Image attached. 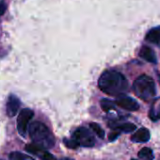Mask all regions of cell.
I'll use <instances>...</instances> for the list:
<instances>
[{"instance_id":"1","label":"cell","mask_w":160,"mask_h":160,"mask_svg":"<svg viewBox=\"0 0 160 160\" xmlns=\"http://www.w3.org/2000/svg\"><path fill=\"white\" fill-rule=\"evenodd\" d=\"M100 90L110 96H122L128 91V81L123 74L117 71L108 70L104 72L99 80Z\"/></svg>"},{"instance_id":"2","label":"cell","mask_w":160,"mask_h":160,"mask_svg":"<svg viewBox=\"0 0 160 160\" xmlns=\"http://www.w3.org/2000/svg\"><path fill=\"white\" fill-rule=\"evenodd\" d=\"M28 133L34 144L45 150L54 147L55 138L44 123L41 122H33L28 127Z\"/></svg>"},{"instance_id":"3","label":"cell","mask_w":160,"mask_h":160,"mask_svg":"<svg viewBox=\"0 0 160 160\" xmlns=\"http://www.w3.org/2000/svg\"><path fill=\"white\" fill-rule=\"evenodd\" d=\"M133 91L138 98L145 101L152 99L156 92L154 81L152 77L146 74H142L135 80Z\"/></svg>"},{"instance_id":"4","label":"cell","mask_w":160,"mask_h":160,"mask_svg":"<svg viewBox=\"0 0 160 160\" xmlns=\"http://www.w3.org/2000/svg\"><path fill=\"white\" fill-rule=\"evenodd\" d=\"M33 116H34V112L29 108H24L20 111L17 118V129H18V133L22 137L27 136L28 127L30 125L29 122L33 118Z\"/></svg>"},{"instance_id":"5","label":"cell","mask_w":160,"mask_h":160,"mask_svg":"<svg viewBox=\"0 0 160 160\" xmlns=\"http://www.w3.org/2000/svg\"><path fill=\"white\" fill-rule=\"evenodd\" d=\"M73 138L84 147H92L95 144V138L90 129L86 127H78L73 133Z\"/></svg>"},{"instance_id":"6","label":"cell","mask_w":160,"mask_h":160,"mask_svg":"<svg viewBox=\"0 0 160 160\" xmlns=\"http://www.w3.org/2000/svg\"><path fill=\"white\" fill-rule=\"evenodd\" d=\"M26 151L38 156L39 158H41L42 160H56L55 156L53 154H51L49 152H47L45 149L32 143V144H28L26 146Z\"/></svg>"},{"instance_id":"7","label":"cell","mask_w":160,"mask_h":160,"mask_svg":"<svg viewBox=\"0 0 160 160\" xmlns=\"http://www.w3.org/2000/svg\"><path fill=\"white\" fill-rule=\"evenodd\" d=\"M115 104L127 111H137L139 108V105L136 100H134L131 97L123 95L118 97Z\"/></svg>"},{"instance_id":"8","label":"cell","mask_w":160,"mask_h":160,"mask_svg":"<svg viewBox=\"0 0 160 160\" xmlns=\"http://www.w3.org/2000/svg\"><path fill=\"white\" fill-rule=\"evenodd\" d=\"M20 104H21L20 100L16 95L11 94L9 96L7 104H6V112L9 117H13L18 113Z\"/></svg>"},{"instance_id":"9","label":"cell","mask_w":160,"mask_h":160,"mask_svg":"<svg viewBox=\"0 0 160 160\" xmlns=\"http://www.w3.org/2000/svg\"><path fill=\"white\" fill-rule=\"evenodd\" d=\"M139 57L145 60H147L148 62H151V63H156L157 61V58H156V56H155V53L154 51L150 48L149 46H142L139 50Z\"/></svg>"},{"instance_id":"10","label":"cell","mask_w":160,"mask_h":160,"mask_svg":"<svg viewBox=\"0 0 160 160\" xmlns=\"http://www.w3.org/2000/svg\"><path fill=\"white\" fill-rule=\"evenodd\" d=\"M150 139V132L147 128H140L132 135L131 140L134 142H147Z\"/></svg>"},{"instance_id":"11","label":"cell","mask_w":160,"mask_h":160,"mask_svg":"<svg viewBox=\"0 0 160 160\" xmlns=\"http://www.w3.org/2000/svg\"><path fill=\"white\" fill-rule=\"evenodd\" d=\"M145 40L155 45H160V27L152 28L146 34Z\"/></svg>"},{"instance_id":"12","label":"cell","mask_w":160,"mask_h":160,"mask_svg":"<svg viewBox=\"0 0 160 160\" xmlns=\"http://www.w3.org/2000/svg\"><path fill=\"white\" fill-rule=\"evenodd\" d=\"M149 118L152 121H157L160 119V98L153 101L149 112Z\"/></svg>"},{"instance_id":"13","label":"cell","mask_w":160,"mask_h":160,"mask_svg":"<svg viewBox=\"0 0 160 160\" xmlns=\"http://www.w3.org/2000/svg\"><path fill=\"white\" fill-rule=\"evenodd\" d=\"M112 128L114 130H118V132H122V133H130L133 132L137 129V126L131 122H124L122 124H118V125H113Z\"/></svg>"},{"instance_id":"14","label":"cell","mask_w":160,"mask_h":160,"mask_svg":"<svg viewBox=\"0 0 160 160\" xmlns=\"http://www.w3.org/2000/svg\"><path fill=\"white\" fill-rule=\"evenodd\" d=\"M138 156L139 159L141 160H153V152L152 151L148 148V147H144L142 148L138 153Z\"/></svg>"},{"instance_id":"15","label":"cell","mask_w":160,"mask_h":160,"mask_svg":"<svg viewBox=\"0 0 160 160\" xmlns=\"http://www.w3.org/2000/svg\"><path fill=\"white\" fill-rule=\"evenodd\" d=\"M10 159L11 160H35L31 156L19 152H12V153H10Z\"/></svg>"},{"instance_id":"16","label":"cell","mask_w":160,"mask_h":160,"mask_svg":"<svg viewBox=\"0 0 160 160\" xmlns=\"http://www.w3.org/2000/svg\"><path fill=\"white\" fill-rule=\"evenodd\" d=\"M100 104H101L102 109H103L105 112H108V111H110V110H113V109L115 108V105H116L114 102H112V101H110V100H108V99H103V100H101Z\"/></svg>"},{"instance_id":"17","label":"cell","mask_w":160,"mask_h":160,"mask_svg":"<svg viewBox=\"0 0 160 160\" xmlns=\"http://www.w3.org/2000/svg\"><path fill=\"white\" fill-rule=\"evenodd\" d=\"M90 127L92 128V130L93 132L96 133V135L99 138H105V131L102 129V127L99 124H97L95 122H92V123H90Z\"/></svg>"},{"instance_id":"18","label":"cell","mask_w":160,"mask_h":160,"mask_svg":"<svg viewBox=\"0 0 160 160\" xmlns=\"http://www.w3.org/2000/svg\"><path fill=\"white\" fill-rule=\"evenodd\" d=\"M64 143H65V146L69 149H77L79 147V143L74 139H64Z\"/></svg>"},{"instance_id":"19","label":"cell","mask_w":160,"mask_h":160,"mask_svg":"<svg viewBox=\"0 0 160 160\" xmlns=\"http://www.w3.org/2000/svg\"><path fill=\"white\" fill-rule=\"evenodd\" d=\"M119 135H120V132H118V131H113V132H111V133L108 135V140H109V141H114V140L119 137Z\"/></svg>"},{"instance_id":"20","label":"cell","mask_w":160,"mask_h":160,"mask_svg":"<svg viewBox=\"0 0 160 160\" xmlns=\"http://www.w3.org/2000/svg\"><path fill=\"white\" fill-rule=\"evenodd\" d=\"M6 9H7L6 4H5L4 2H0V16L4 14V12H5Z\"/></svg>"},{"instance_id":"21","label":"cell","mask_w":160,"mask_h":160,"mask_svg":"<svg viewBox=\"0 0 160 160\" xmlns=\"http://www.w3.org/2000/svg\"><path fill=\"white\" fill-rule=\"evenodd\" d=\"M131 160H138V159H135V158H132Z\"/></svg>"},{"instance_id":"22","label":"cell","mask_w":160,"mask_h":160,"mask_svg":"<svg viewBox=\"0 0 160 160\" xmlns=\"http://www.w3.org/2000/svg\"><path fill=\"white\" fill-rule=\"evenodd\" d=\"M0 160H1V159H0Z\"/></svg>"}]
</instances>
